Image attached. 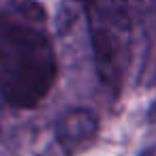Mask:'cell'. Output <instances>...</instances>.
Instances as JSON below:
<instances>
[{"label":"cell","instance_id":"cell-1","mask_svg":"<svg viewBox=\"0 0 156 156\" xmlns=\"http://www.w3.org/2000/svg\"><path fill=\"white\" fill-rule=\"evenodd\" d=\"M58 75L49 34L24 20L0 13V96L17 109L39 105Z\"/></svg>","mask_w":156,"mask_h":156},{"label":"cell","instance_id":"cell-2","mask_svg":"<svg viewBox=\"0 0 156 156\" xmlns=\"http://www.w3.org/2000/svg\"><path fill=\"white\" fill-rule=\"evenodd\" d=\"M88 17L96 71L103 83L118 90L130 60V15L126 0H81Z\"/></svg>","mask_w":156,"mask_h":156},{"label":"cell","instance_id":"cell-3","mask_svg":"<svg viewBox=\"0 0 156 156\" xmlns=\"http://www.w3.org/2000/svg\"><path fill=\"white\" fill-rule=\"evenodd\" d=\"M0 13L43 28L47 34H60L73 20L71 0H0Z\"/></svg>","mask_w":156,"mask_h":156},{"label":"cell","instance_id":"cell-4","mask_svg":"<svg viewBox=\"0 0 156 156\" xmlns=\"http://www.w3.org/2000/svg\"><path fill=\"white\" fill-rule=\"evenodd\" d=\"M56 135L60 145L66 152H79L86 145H90V141L96 135V118L92 111L88 109H71L66 111L56 126Z\"/></svg>","mask_w":156,"mask_h":156}]
</instances>
